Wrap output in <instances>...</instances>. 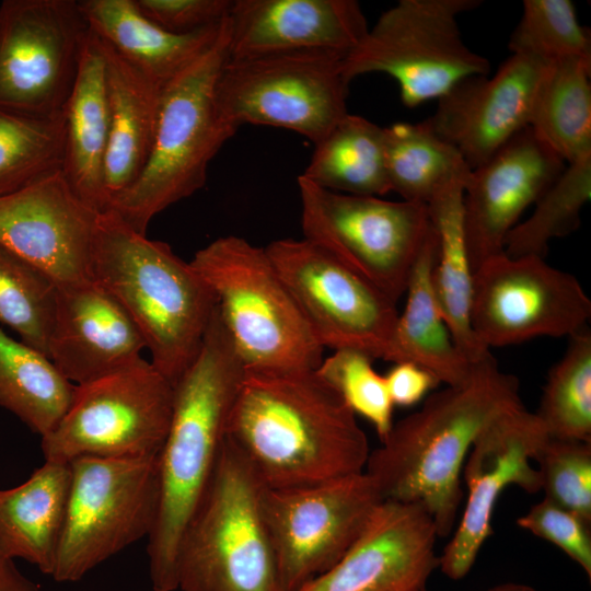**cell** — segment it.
Masks as SVG:
<instances>
[{
  "mask_svg": "<svg viewBox=\"0 0 591 591\" xmlns=\"http://www.w3.org/2000/svg\"><path fill=\"white\" fill-rule=\"evenodd\" d=\"M591 61L565 58L546 65L529 127L566 163L591 154Z\"/></svg>",
  "mask_w": 591,
  "mask_h": 591,
  "instance_id": "32",
  "label": "cell"
},
{
  "mask_svg": "<svg viewBox=\"0 0 591 591\" xmlns=\"http://www.w3.org/2000/svg\"><path fill=\"white\" fill-rule=\"evenodd\" d=\"M88 34L77 0H3L0 107L40 115L61 113Z\"/></svg>",
  "mask_w": 591,
  "mask_h": 591,
  "instance_id": "16",
  "label": "cell"
},
{
  "mask_svg": "<svg viewBox=\"0 0 591 591\" xmlns=\"http://www.w3.org/2000/svg\"><path fill=\"white\" fill-rule=\"evenodd\" d=\"M173 393L172 383L142 357L76 385L67 412L42 438L45 461L158 455L171 421Z\"/></svg>",
  "mask_w": 591,
  "mask_h": 591,
  "instance_id": "12",
  "label": "cell"
},
{
  "mask_svg": "<svg viewBox=\"0 0 591 591\" xmlns=\"http://www.w3.org/2000/svg\"><path fill=\"white\" fill-rule=\"evenodd\" d=\"M62 174L77 196L97 211L106 207L104 160L109 132L105 61L100 39L86 36L77 78L62 109Z\"/></svg>",
  "mask_w": 591,
  "mask_h": 591,
  "instance_id": "25",
  "label": "cell"
},
{
  "mask_svg": "<svg viewBox=\"0 0 591 591\" xmlns=\"http://www.w3.org/2000/svg\"><path fill=\"white\" fill-rule=\"evenodd\" d=\"M565 166L526 127L472 169L463 192V227L473 271L503 253L505 240L518 219Z\"/></svg>",
  "mask_w": 591,
  "mask_h": 591,
  "instance_id": "20",
  "label": "cell"
},
{
  "mask_svg": "<svg viewBox=\"0 0 591 591\" xmlns=\"http://www.w3.org/2000/svg\"><path fill=\"white\" fill-rule=\"evenodd\" d=\"M265 485L227 438L182 534L181 591H281L262 508Z\"/></svg>",
  "mask_w": 591,
  "mask_h": 591,
  "instance_id": "6",
  "label": "cell"
},
{
  "mask_svg": "<svg viewBox=\"0 0 591 591\" xmlns=\"http://www.w3.org/2000/svg\"><path fill=\"white\" fill-rule=\"evenodd\" d=\"M517 524L559 547L591 578V523L544 497Z\"/></svg>",
  "mask_w": 591,
  "mask_h": 591,
  "instance_id": "41",
  "label": "cell"
},
{
  "mask_svg": "<svg viewBox=\"0 0 591 591\" xmlns=\"http://www.w3.org/2000/svg\"><path fill=\"white\" fill-rule=\"evenodd\" d=\"M591 198V154L567 163L535 201L532 215L508 233L503 253L510 257H545L553 239L580 225L581 211Z\"/></svg>",
  "mask_w": 591,
  "mask_h": 591,
  "instance_id": "35",
  "label": "cell"
},
{
  "mask_svg": "<svg viewBox=\"0 0 591 591\" xmlns=\"http://www.w3.org/2000/svg\"><path fill=\"white\" fill-rule=\"evenodd\" d=\"M542 422L523 404L487 424L473 441L462 475L467 500L452 538L439 556L440 570L452 580L464 578L493 534V513L508 486L526 493L541 490L535 454L548 439Z\"/></svg>",
  "mask_w": 591,
  "mask_h": 591,
  "instance_id": "17",
  "label": "cell"
},
{
  "mask_svg": "<svg viewBox=\"0 0 591 591\" xmlns=\"http://www.w3.org/2000/svg\"><path fill=\"white\" fill-rule=\"evenodd\" d=\"M142 349L144 340L132 320L96 281L57 286L47 357L72 384L128 367Z\"/></svg>",
  "mask_w": 591,
  "mask_h": 591,
  "instance_id": "22",
  "label": "cell"
},
{
  "mask_svg": "<svg viewBox=\"0 0 591 591\" xmlns=\"http://www.w3.org/2000/svg\"><path fill=\"white\" fill-rule=\"evenodd\" d=\"M152 22L172 33L187 34L217 25L232 10L234 0H135Z\"/></svg>",
  "mask_w": 591,
  "mask_h": 591,
  "instance_id": "42",
  "label": "cell"
},
{
  "mask_svg": "<svg viewBox=\"0 0 591 591\" xmlns=\"http://www.w3.org/2000/svg\"><path fill=\"white\" fill-rule=\"evenodd\" d=\"M300 176L335 193L376 197L390 193L383 127L348 113L314 144Z\"/></svg>",
  "mask_w": 591,
  "mask_h": 591,
  "instance_id": "30",
  "label": "cell"
},
{
  "mask_svg": "<svg viewBox=\"0 0 591 591\" xmlns=\"http://www.w3.org/2000/svg\"><path fill=\"white\" fill-rule=\"evenodd\" d=\"M546 65L528 55L512 54L493 76L460 81L438 100L434 114L428 117L432 128L471 169L477 167L529 127Z\"/></svg>",
  "mask_w": 591,
  "mask_h": 591,
  "instance_id": "21",
  "label": "cell"
},
{
  "mask_svg": "<svg viewBox=\"0 0 591 591\" xmlns=\"http://www.w3.org/2000/svg\"><path fill=\"white\" fill-rule=\"evenodd\" d=\"M212 291L218 314L245 368L314 370L317 341L265 247L243 237H219L189 262Z\"/></svg>",
  "mask_w": 591,
  "mask_h": 591,
  "instance_id": "7",
  "label": "cell"
},
{
  "mask_svg": "<svg viewBox=\"0 0 591 591\" xmlns=\"http://www.w3.org/2000/svg\"><path fill=\"white\" fill-rule=\"evenodd\" d=\"M265 251L323 348L387 359L398 316L394 301L304 237L276 240Z\"/></svg>",
  "mask_w": 591,
  "mask_h": 591,
  "instance_id": "14",
  "label": "cell"
},
{
  "mask_svg": "<svg viewBox=\"0 0 591 591\" xmlns=\"http://www.w3.org/2000/svg\"><path fill=\"white\" fill-rule=\"evenodd\" d=\"M464 184H454L428 205V215L437 235V257L432 287L438 305L452 337L472 364L490 355L476 337L471 323L473 268L463 227Z\"/></svg>",
  "mask_w": 591,
  "mask_h": 591,
  "instance_id": "29",
  "label": "cell"
},
{
  "mask_svg": "<svg viewBox=\"0 0 591 591\" xmlns=\"http://www.w3.org/2000/svg\"><path fill=\"white\" fill-rule=\"evenodd\" d=\"M418 591H427V589L425 588V589H421V590H418Z\"/></svg>",
  "mask_w": 591,
  "mask_h": 591,
  "instance_id": "46",
  "label": "cell"
},
{
  "mask_svg": "<svg viewBox=\"0 0 591 591\" xmlns=\"http://www.w3.org/2000/svg\"><path fill=\"white\" fill-rule=\"evenodd\" d=\"M0 591H40V586L22 573L13 559L0 554Z\"/></svg>",
  "mask_w": 591,
  "mask_h": 591,
  "instance_id": "44",
  "label": "cell"
},
{
  "mask_svg": "<svg viewBox=\"0 0 591 591\" xmlns=\"http://www.w3.org/2000/svg\"><path fill=\"white\" fill-rule=\"evenodd\" d=\"M437 247L431 225L407 282L405 308L398 313L386 361L415 363L440 383L454 386L467 380L472 364L459 350L436 299L431 275Z\"/></svg>",
  "mask_w": 591,
  "mask_h": 591,
  "instance_id": "28",
  "label": "cell"
},
{
  "mask_svg": "<svg viewBox=\"0 0 591 591\" xmlns=\"http://www.w3.org/2000/svg\"><path fill=\"white\" fill-rule=\"evenodd\" d=\"M519 391L517 376L502 371L490 354L472 363L465 382L430 394L419 410L393 424L364 467L383 500L421 503L438 536L449 535L468 450L487 424L522 404Z\"/></svg>",
  "mask_w": 591,
  "mask_h": 591,
  "instance_id": "2",
  "label": "cell"
},
{
  "mask_svg": "<svg viewBox=\"0 0 591 591\" xmlns=\"http://www.w3.org/2000/svg\"><path fill=\"white\" fill-rule=\"evenodd\" d=\"M99 212L77 196L59 171L0 196V244L57 286L90 280Z\"/></svg>",
  "mask_w": 591,
  "mask_h": 591,
  "instance_id": "18",
  "label": "cell"
},
{
  "mask_svg": "<svg viewBox=\"0 0 591 591\" xmlns=\"http://www.w3.org/2000/svg\"><path fill=\"white\" fill-rule=\"evenodd\" d=\"M229 59L263 55L354 50L369 31L356 0H234Z\"/></svg>",
  "mask_w": 591,
  "mask_h": 591,
  "instance_id": "23",
  "label": "cell"
},
{
  "mask_svg": "<svg viewBox=\"0 0 591 591\" xmlns=\"http://www.w3.org/2000/svg\"><path fill=\"white\" fill-rule=\"evenodd\" d=\"M229 40L228 16L215 44L163 86L149 160L106 208L141 234L158 213L204 187L210 161L237 130L220 116L215 94Z\"/></svg>",
  "mask_w": 591,
  "mask_h": 591,
  "instance_id": "5",
  "label": "cell"
},
{
  "mask_svg": "<svg viewBox=\"0 0 591 591\" xmlns=\"http://www.w3.org/2000/svg\"><path fill=\"white\" fill-rule=\"evenodd\" d=\"M383 141L390 188L403 200L428 205L448 187L465 186L472 169L429 118L383 127Z\"/></svg>",
  "mask_w": 591,
  "mask_h": 591,
  "instance_id": "31",
  "label": "cell"
},
{
  "mask_svg": "<svg viewBox=\"0 0 591 591\" xmlns=\"http://www.w3.org/2000/svg\"><path fill=\"white\" fill-rule=\"evenodd\" d=\"M63 113L40 115L0 107V196L62 170Z\"/></svg>",
  "mask_w": 591,
  "mask_h": 591,
  "instance_id": "34",
  "label": "cell"
},
{
  "mask_svg": "<svg viewBox=\"0 0 591 591\" xmlns=\"http://www.w3.org/2000/svg\"><path fill=\"white\" fill-rule=\"evenodd\" d=\"M345 56L301 50L228 59L216 83L220 116L243 124L289 129L314 144L348 114Z\"/></svg>",
  "mask_w": 591,
  "mask_h": 591,
  "instance_id": "10",
  "label": "cell"
},
{
  "mask_svg": "<svg viewBox=\"0 0 591 591\" xmlns=\"http://www.w3.org/2000/svg\"><path fill=\"white\" fill-rule=\"evenodd\" d=\"M393 405L412 406L439 385L438 379L412 362H397L384 375Z\"/></svg>",
  "mask_w": 591,
  "mask_h": 591,
  "instance_id": "43",
  "label": "cell"
},
{
  "mask_svg": "<svg viewBox=\"0 0 591 591\" xmlns=\"http://www.w3.org/2000/svg\"><path fill=\"white\" fill-rule=\"evenodd\" d=\"M508 47L546 63L565 58L591 61L590 33L570 0H524Z\"/></svg>",
  "mask_w": 591,
  "mask_h": 591,
  "instance_id": "38",
  "label": "cell"
},
{
  "mask_svg": "<svg viewBox=\"0 0 591 591\" xmlns=\"http://www.w3.org/2000/svg\"><path fill=\"white\" fill-rule=\"evenodd\" d=\"M76 385L42 351L0 328V406L40 438L67 412Z\"/></svg>",
  "mask_w": 591,
  "mask_h": 591,
  "instance_id": "33",
  "label": "cell"
},
{
  "mask_svg": "<svg viewBox=\"0 0 591 591\" xmlns=\"http://www.w3.org/2000/svg\"><path fill=\"white\" fill-rule=\"evenodd\" d=\"M91 275L127 312L151 363L174 386L196 358L216 309L210 288L169 244L149 240L112 209L97 216Z\"/></svg>",
  "mask_w": 591,
  "mask_h": 591,
  "instance_id": "4",
  "label": "cell"
},
{
  "mask_svg": "<svg viewBox=\"0 0 591 591\" xmlns=\"http://www.w3.org/2000/svg\"><path fill=\"white\" fill-rule=\"evenodd\" d=\"M227 438L270 489L363 472L370 454L356 415L315 369L245 368Z\"/></svg>",
  "mask_w": 591,
  "mask_h": 591,
  "instance_id": "1",
  "label": "cell"
},
{
  "mask_svg": "<svg viewBox=\"0 0 591 591\" xmlns=\"http://www.w3.org/2000/svg\"><path fill=\"white\" fill-rule=\"evenodd\" d=\"M100 43L105 61L109 109L104 160L106 209L138 179L149 160L164 85L101 39Z\"/></svg>",
  "mask_w": 591,
  "mask_h": 591,
  "instance_id": "24",
  "label": "cell"
},
{
  "mask_svg": "<svg viewBox=\"0 0 591 591\" xmlns=\"http://www.w3.org/2000/svg\"><path fill=\"white\" fill-rule=\"evenodd\" d=\"M56 299L46 274L0 244V323L46 356Z\"/></svg>",
  "mask_w": 591,
  "mask_h": 591,
  "instance_id": "37",
  "label": "cell"
},
{
  "mask_svg": "<svg viewBox=\"0 0 591 591\" xmlns=\"http://www.w3.org/2000/svg\"><path fill=\"white\" fill-rule=\"evenodd\" d=\"M382 501L364 471L306 487L265 486L262 508L281 591H298L334 566Z\"/></svg>",
  "mask_w": 591,
  "mask_h": 591,
  "instance_id": "13",
  "label": "cell"
},
{
  "mask_svg": "<svg viewBox=\"0 0 591 591\" xmlns=\"http://www.w3.org/2000/svg\"><path fill=\"white\" fill-rule=\"evenodd\" d=\"M533 461L545 497L591 523V442L548 438Z\"/></svg>",
  "mask_w": 591,
  "mask_h": 591,
  "instance_id": "40",
  "label": "cell"
},
{
  "mask_svg": "<svg viewBox=\"0 0 591 591\" xmlns=\"http://www.w3.org/2000/svg\"><path fill=\"white\" fill-rule=\"evenodd\" d=\"M217 305L200 349L174 385L169 430L158 454L159 506L148 537L153 591H176V555L227 439L244 373Z\"/></svg>",
  "mask_w": 591,
  "mask_h": 591,
  "instance_id": "3",
  "label": "cell"
},
{
  "mask_svg": "<svg viewBox=\"0 0 591 591\" xmlns=\"http://www.w3.org/2000/svg\"><path fill=\"white\" fill-rule=\"evenodd\" d=\"M434 521L419 502L384 500L366 529L328 570L298 591H418L439 556Z\"/></svg>",
  "mask_w": 591,
  "mask_h": 591,
  "instance_id": "19",
  "label": "cell"
},
{
  "mask_svg": "<svg viewBox=\"0 0 591 591\" xmlns=\"http://www.w3.org/2000/svg\"><path fill=\"white\" fill-rule=\"evenodd\" d=\"M568 338L535 415L549 438L591 442V333L586 327Z\"/></svg>",
  "mask_w": 591,
  "mask_h": 591,
  "instance_id": "36",
  "label": "cell"
},
{
  "mask_svg": "<svg viewBox=\"0 0 591 591\" xmlns=\"http://www.w3.org/2000/svg\"><path fill=\"white\" fill-rule=\"evenodd\" d=\"M372 360L356 349H338L323 358L315 370L356 416L360 415L372 424L382 442L394 424V405L385 378L375 371Z\"/></svg>",
  "mask_w": 591,
  "mask_h": 591,
  "instance_id": "39",
  "label": "cell"
},
{
  "mask_svg": "<svg viewBox=\"0 0 591 591\" xmlns=\"http://www.w3.org/2000/svg\"><path fill=\"white\" fill-rule=\"evenodd\" d=\"M480 0H399L384 11L343 60L345 80L382 72L399 86L402 103L439 100L460 81L487 76L489 61L463 40L457 18Z\"/></svg>",
  "mask_w": 591,
  "mask_h": 591,
  "instance_id": "8",
  "label": "cell"
},
{
  "mask_svg": "<svg viewBox=\"0 0 591 591\" xmlns=\"http://www.w3.org/2000/svg\"><path fill=\"white\" fill-rule=\"evenodd\" d=\"M591 300L571 274L543 257L486 259L473 274L471 323L488 349L536 337H570L587 327Z\"/></svg>",
  "mask_w": 591,
  "mask_h": 591,
  "instance_id": "15",
  "label": "cell"
},
{
  "mask_svg": "<svg viewBox=\"0 0 591 591\" xmlns=\"http://www.w3.org/2000/svg\"><path fill=\"white\" fill-rule=\"evenodd\" d=\"M69 486V464L45 461L21 485L0 489V554L51 576Z\"/></svg>",
  "mask_w": 591,
  "mask_h": 591,
  "instance_id": "27",
  "label": "cell"
},
{
  "mask_svg": "<svg viewBox=\"0 0 591 591\" xmlns=\"http://www.w3.org/2000/svg\"><path fill=\"white\" fill-rule=\"evenodd\" d=\"M79 5L93 34L162 85L215 44L228 19L177 34L148 19L135 0H79Z\"/></svg>",
  "mask_w": 591,
  "mask_h": 591,
  "instance_id": "26",
  "label": "cell"
},
{
  "mask_svg": "<svg viewBox=\"0 0 591 591\" xmlns=\"http://www.w3.org/2000/svg\"><path fill=\"white\" fill-rule=\"evenodd\" d=\"M303 237L397 303L431 230L427 205L321 188L299 175Z\"/></svg>",
  "mask_w": 591,
  "mask_h": 591,
  "instance_id": "11",
  "label": "cell"
},
{
  "mask_svg": "<svg viewBox=\"0 0 591 591\" xmlns=\"http://www.w3.org/2000/svg\"><path fill=\"white\" fill-rule=\"evenodd\" d=\"M486 591H540L534 587L519 582H503L490 587Z\"/></svg>",
  "mask_w": 591,
  "mask_h": 591,
  "instance_id": "45",
  "label": "cell"
},
{
  "mask_svg": "<svg viewBox=\"0 0 591 591\" xmlns=\"http://www.w3.org/2000/svg\"><path fill=\"white\" fill-rule=\"evenodd\" d=\"M63 529L51 577L76 582L143 537L158 513V455L72 460Z\"/></svg>",
  "mask_w": 591,
  "mask_h": 591,
  "instance_id": "9",
  "label": "cell"
}]
</instances>
